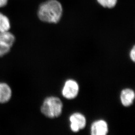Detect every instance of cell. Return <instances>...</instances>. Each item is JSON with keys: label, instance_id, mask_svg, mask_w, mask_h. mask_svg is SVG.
Returning a JSON list of instances; mask_svg holds the SVG:
<instances>
[{"label": "cell", "instance_id": "obj_1", "mask_svg": "<svg viewBox=\"0 0 135 135\" xmlns=\"http://www.w3.org/2000/svg\"><path fill=\"white\" fill-rule=\"evenodd\" d=\"M62 13V6L59 1L49 0L40 6L38 15L43 22L56 23L61 19Z\"/></svg>", "mask_w": 135, "mask_h": 135}, {"label": "cell", "instance_id": "obj_2", "mask_svg": "<svg viewBox=\"0 0 135 135\" xmlns=\"http://www.w3.org/2000/svg\"><path fill=\"white\" fill-rule=\"evenodd\" d=\"M63 104L60 98L55 96L47 97L41 106V112L46 117L54 119L62 113Z\"/></svg>", "mask_w": 135, "mask_h": 135}, {"label": "cell", "instance_id": "obj_3", "mask_svg": "<svg viewBox=\"0 0 135 135\" xmlns=\"http://www.w3.org/2000/svg\"><path fill=\"white\" fill-rule=\"evenodd\" d=\"M79 91V86L78 82L73 79H68L64 84L62 94L67 99L71 100L76 98Z\"/></svg>", "mask_w": 135, "mask_h": 135}, {"label": "cell", "instance_id": "obj_4", "mask_svg": "<svg viewBox=\"0 0 135 135\" xmlns=\"http://www.w3.org/2000/svg\"><path fill=\"white\" fill-rule=\"evenodd\" d=\"M70 128L72 131L77 133L85 127L87 120L85 117L80 112H75L69 117Z\"/></svg>", "mask_w": 135, "mask_h": 135}, {"label": "cell", "instance_id": "obj_5", "mask_svg": "<svg viewBox=\"0 0 135 135\" xmlns=\"http://www.w3.org/2000/svg\"><path fill=\"white\" fill-rule=\"evenodd\" d=\"M108 124L104 120H96L93 122L91 125V135H106L108 133Z\"/></svg>", "mask_w": 135, "mask_h": 135}, {"label": "cell", "instance_id": "obj_6", "mask_svg": "<svg viewBox=\"0 0 135 135\" xmlns=\"http://www.w3.org/2000/svg\"><path fill=\"white\" fill-rule=\"evenodd\" d=\"M135 98L134 90L130 88L124 89L120 93V101L124 107H128L131 105L133 103Z\"/></svg>", "mask_w": 135, "mask_h": 135}, {"label": "cell", "instance_id": "obj_7", "mask_svg": "<svg viewBox=\"0 0 135 135\" xmlns=\"http://www.w3.org/2000/svg\"><path fill=\"white\" fill-rule=\"evenodd\" d=\"M12 90L7 84L0 83V103H4L10 99Z\"/></svg>", "mask_w": 135, "mask_h": 135}, {"label": "cell", "instance_id": "obj_8", "mask_svg": "<svg viewBox=\"0 0 135 135\" xmlns=\"http://www.w3.org/2000/svg\"><path fill=\"white\" fill-rule=\"evenodd\" d=\"M15 41V37L12 33L8 31L0 32V42L12 47Z\"/></svg>", "mask_w": 135, "mask_h": 135}, {"label": "cell", "instance_id": "obj_9", "mask_svg": "<svg viewBox=\"0 0 135 135\" xmlns=\"http://www.w3.org/2000/svg\"><path fill=\"white\" fill-rule=\"evenodd\" d=\"M10 28L9 19L6 16L0 13V32L8 31Z\"/></svg>", "mask_w": 135, "mask_h": 135}, {"label": "cell", "instance_id": "obj_10", "mask_svg": "<svg viewBox=\"0 0 135 135\" xmlns=\"http://www.w3.org/2000/svg\"><path fill=\"white\" fill-rule=\"evenodd\" d=\"M98 2L104 8H114L116 5L117 0H97Z\"/></svg>", "mask_w": 135, "mask_h": 135}, {"label": "cell", "instance_id": "obj_11", "mask_svg": "<svg viewBox=\"0 0 135 135\" xmlns=\"http://www.w3.org/2000/svg\"><path fill=\"white\" fill-rule=\"evenodd\" d=\"M11 47L0 42V57L8 54L10 50Z\"/></svg>", "mask_w": 135, "mask_h": 135}, {"label": "cell", "instance_id": "obj_12", "mask_svg": "<svg viewBox=\"0 0 135 135\" xmlns=\"http://www.w3.org/2000/svg\"><path fill=\"white\" fill-rule=\"evenodd\" d=\"M129 56L130 58L133 62H135V47L133 46V48L130 50L129 53Z\"/></svg>", "mask_w": 135, "mask_h": 135}, {"label": "cell", "instance_id": "obj_13", "mask_svg": "<svg viewBox=\"0 0 135 135\" xmlns=\"http://www.w3.org/2000/svg\"><path fill=\"white\" fill-rule=\"evenodd\" d=\"M8 0H0V7L5 6L7 3Z\"/></svg>", "mask_w": 135, "mask_h": 135}]
</instances>
